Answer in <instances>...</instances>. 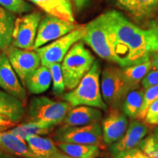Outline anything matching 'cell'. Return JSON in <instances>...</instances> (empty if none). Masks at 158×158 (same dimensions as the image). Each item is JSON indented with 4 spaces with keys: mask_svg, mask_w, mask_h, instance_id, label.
<instances>
[{
    "mask_svg": "<svg viewBox=\"0 0 158 158\" xmlns=\"http://www.w3.org/2000/svg\"><path fill=\"white\" fill-rule=\"evenodd\" d=\"M158 52V17L148 20L143 27L136 26L127 46L123 68L151 60Z\"/></svg>",
    "mask_w": 158,
    "mask_h": 158,
    "instance_id": "1",
    "label": "cell"
},
{
    "mask_svg": "<svg viewBox=\"0 0 158 158\" xmlns=\"http://www.w3.org/2000/svg\"><path fill=\"white\" fill-rule=\"evenodd\" d=\"M101 67L98 60H94L92 68L79 82L76 88L61 95L71 107L87 106L107 111L108 106L102 98L100 77Z\"/></svg>",
    "mask_w": 158,
    "mask_h": 158,
    "instance_id": "2",
    "label": "cell"
},
{
    "mask_svg": "<svg viewBox=\"0 0 158 158\" xmlns=\"http://www.w3.org/2000/svg\"><path fill=\"white\" fill-rule=\"evenodd\" d=\"M94 62V56L85 47L82 40L73 45L61 63L66 88L69 90L76 88Z\"/></svg>",
    "mask_w": 158,
    "mask_h": 158,
    "instance_id": "3",
    "label": "cell"
},
{
    "mask_svg": "<svg viewBox=\"0 0 158 158\" xmlns=\"http://www.w3.org/2000/svg\"><path fill=\"white\" fill-rule=\"evenodd\" d=\"M82 41L102 59L117 64L109 29L102 14L85 25Z\"/></svg>",
    "mask_w": 158,
    "mask_h": 158,
    "instance_id": "4",
    "label": "cell"
},
{
    "mask_svg": "<svg viewBox=\"0 0 158 158\" xmlns=\"http://www.w3.org/2000/svg\"><path fill=\"white\" fill-rule=\"evenodd\" d=\"M71 108L70 105L64 100L55 101L45 96L35 97L29 103L28 115L30 121L55 127L63 122Z\"/></svg>",
    "mask_w": 158,
    "mask_h": 158,
    "instance_id": "5",
    "label": "cell"
},
{
    "mask_svg": "<svg viewBox=\"0 0 158 158\" xmlns=\"http://www.w3.org/2000/svg\"><path fill=\"white\" fill-rule=\"evenodd\" d=\"M100 89L103 100L110 108H121L124 98L130 91L122 68L111 65L102 70Z\"/></svg>",
    "mask_w": 158,
    "mask_h": 158,
    "instance_id": "6",
    "label": "cell"
},
{
    "mask_svg": "<svg viewBox=\"0 0 158 158\" xmlns=\"http://www.w3.org/2000/svg\"><path fill=\"white\" fill-rule=\"evenodd\" d=\"M85 35V25H79L78 28L68 34L52 41V43L35 49L41 61V64L48 66L54 63H61L72 46L82 40Z\"/></svg>",
    "mask_w": 158,
    "mask_h": 158,
    "instance_id": "7",
    "label": "cell"
},
{
    "mask_svg": "<svg viewBox=\"0 0 158 158\" xmlns=\"http://www.w3.org/2000/svg\"><path fill=\"white\" fill-rule=\"evenodd\" d=\"M56 142L92 144L100 147L102 141V127L99 122L84 126L64 125L58 128L54 135Z\"/></svg>",
    "mask_w": 158,
    "mask_h": 158,
    "instance_id": "8",
    "label": "cell"
},
{
    "mask_svg": "<svg viewBox=\"0 0 158 158\" xmlns=\"http://www.w3.org/2000/svg\"><path fill=\"white\" fill-rule=\"evenodd\" d=\"M41 19L42 15L37 11L16 18L11 45L19 48L33 50Z\"/></svg>",
    "mask_w": 158,
    "mask_h": 158,
    "instance_id": "9",
    "label": "cell"
},
{
    "mask_svg": "<svg viewBox=\"0 0 158 158\" xmlns=\"http://www.w3.org/2000/svg\"><path fill=\"white\" fill-rule=\"evenodd\" d=\"M78 27L76 23L69 22L47 13L39 23L33 50L68 34Z\"/></svg>",
    "mask_w": 158,
    "mask_h": 158,
    "instance_id": "10",
    "label": "cell"
},
{
    "mask_svg": "<svg viewBox=\"0 0 158 158\" xmlns=\"http://www.w3.org/2000/svg\"><path fill=\"white\" fill-rule=\"evenodd\" d=\"M5 52L13 70L24 86L27 76L41 65L38 54L35 50L19 48L12 45Z\"/></svg>",
    "mask_w": 158,
    "mask_h": 158,
    "instance_id": "11",
    "label": "cell"
},
{
    "mask_svg": "<svg viewBox=\"0 0 158 158\" xmlns=\"http://www.w3.org/2000/svg\"><path fill=\"white\" fill-rule=\"evenodd\" d=\"M0 89L20 100L27 102V91L13 70L5 51H0Z\"/></svg>",
    "mask_w": 158,
    "mask_h": 158,
    "instance_id": "12",
    "label": "cell"
},
{
    "mask_svg": "<svg viewBox=\"0 0 158 158\" xmlns=\"http://www.w3.org/2000/svg\"><path fill=\"white\" fill-rule=\"evenodd\" d=\"M128 124L127 116L121 108H110L101 125L104 143L110 146L118 141L125 133Z\"/></svg>",
    "mask_w": 158,
    "mask_h": 158,
    "instance_id": "13",
    "label": "cell"
},
{
    "mask_svg": "<svg viewBox=\"0 0 158 158\" xmlns=\"http://www.w3.org/2000/svg\"><path fill=\"white\" fill-rule=\"evenodd\" d=\"M149 133V128L143 122L134 119L128 124L123 136L109 146L110 155L137 147Z\"/></svg>",
    "mask_w": 158,
    "mask_h": 158,
    "instance_id": "14",
    "label": "cell"
},
{
    "mask_svg": "<svg viewBox=\"0 0 158 158\" xmlns=\"http://www.w3.org/2000/svg\"><path fill=\"white\" fill-rule=\"evenodd\" d=\"M137 22L149 19L158 10V0H110Z\"/></svg>",
    "mask_w": 158,
    "mask_h": 158,
    "instance_id": "15",
    "label": "cell"
},
{
    "mask_svg": "<svg viewBox=\"0 0 158 158\" xmlns=\"http://www.w3.org/2000/svg\"><path fill=\"white\" fill-rule=\"evenodd\" d=\"M100 109L87 106H78L69 110L63 123L70 126H84L97 123L102 119Z\"/></svg>",
    "mask_w": 158,
    "mask_h": 158,
    "instance_id": "16",
    "label": "cell"
},
{
    "mask_svg": "<svg viewBox=\"0 0 158 158\" xmlns=\"http://www.w3.org/2000/svg\"><path fill=\"white\" fill-rule=\"evenodd\" d=\"M48 14L76 23L71 0H28Z\"/></svg>",
    "mask_w": 158,
    "mask_h": 158,
    "instance_id": "17",
    "label": "cell"
},
{
    "mask_svg": "<svg viewBox=\"0 0 158 158\" xmlns=\"http://www.w3.org/2000/svg\"><path fill=\"white\" fill-rule=\"evenodd\" d=\"M0 149L21 158H38L29 149L27 142L7 131H0Z\"/></svg>",
    "mask_w": 158,
    "mask_h": 158,
    "instance_id": "18",
    "label": "cell"
},
{
    "mask_svg": "<svg viewBox=\"0 0 158 158\" xmlns=\"http://www.w3.org/2000/svg\"><path fill=\"white\" fill-rule=\"evenodd\" d=\"M52 78L48 67L41 64L26 78L24 86L34 94H40L50 87Z\"/></svg>",
    "mask_w": 158,
    "mask_h": 158,
    "instance_id": "19",
    "label": "cell"
},
{
    "mask_svg": "<svg viewBox=\"0 0 158 158\" xmlns=\"http://www.w3.org/2000/svg\"><path fill=\"white\" fill-rule=\"evenodd\" d=\"M25 103L0 89V114L7 116L16 124L23 117Z\"/></svg>",
    "mask_w": 158,
    "mask_h": 158,
    "instance_id": "20",
    "label": "cell"
},
{
    "mask_svg": "<svg viewBox=\"0 0 158 158\" xmlns=\"http://www.w3.org/2000/svg\"><path fill=\"white\" fill-rule=\"evenodd\" d=\"M31 152L38 158H55L60 150L51 138L33 135L26 138Z\"/></svg>",
    "mask_w": 158,
    "mask_h": 158,
    "instance_id": "21",
    "label": "cell"
},
{
    "mask_svg": "<svg viewBox=\"0 0 158 158\" xmlns=\"http://www.w3.org/2000/svg\"><path fill=\"white\" fill-rule=\"evenodd\" d=\"M60 151L74 158H98L100 155V147L92 144L57 142Z\"/></svg>",
    "mask_w": 158,
    "mask_h": 158,
    "instance_id": "22",
    "label": "cell"
},
{
    "mask_svg": "<svg viewBox=\"0 0 158 158\" xmlns=\"http://www.w3.org/2000/svg\"><path fill=\"white\" fill-rule=\"evenodd\" d=\"M152 69V60L125 68H122V73L130 90L140 88V84Z\"/></svg>",
    "mask_w": 158,
    "mask_h": 158,
    "instance_id": "23",
    "label": "cell"
},
{
    "mask_svg": "<svg viewBox=\"0 0 158 158\" xmlns=\"http://www.w3.org/2000/svg\"><path fill=\"white\" fill-rule=\"evenodd\" d=\"M15 19L14 13L0 6V51H6L12 44Z\"/></svg>",
    "mask_w": 158,
    "mask_h": 158,
    "instance_id": "24",
    "label": "cell"
},
{
    "mask_svg": "<svg viewBox=\"0 0 158 158\" xmlns=\"http://www.w3.org/2000/svg\"><path fill=\"white\" fill-rule=\"evenodd\" d=\"M54 127V126L48 124L29 121L12 127L8 131L22 141H26V138L29 136L47 135L52 131Z\"/></svg>",
    "mask_w": 158,
    "mask_h": 158,
    "instance_id": "25",
    "label": "cell"
},
{
    "mask_svg": "<svg viewBox=\"0 0 158 158\" xmlns=\"http://www.w3.org/2000/svg\"><path fill=\"white\" fill-rule=\"evenodd\" d=\"M144 92V89L140 87L130 90L126 95L121 110L127 117L132 119L138 118L143 105Z\"/></svg>",
    "mask_w": 158,
    "mask_h": 158,
    "instance_id": "26",
    "label": "cell"
},
{
    "mask_svg": "<svg viewBox=\"0 0 158 158\" xmlns=\"http://www.w3.org/2000/svg\"><path fill=\"white\" fill-rule=\"evenodd\" d=\"M46 67H48L50 70L51 78H52L53 93L56 95L61 96L64 94L65 88H66L61 63H54V64H51Z\"/></svg>",
    "mask_w": 158,
    "mask_h": 158,
    "instance_id": "27",
    "label": "cell"
},
{
    "mask_svg": "<svg viewBox=\"0 0 158 158\" xmlns=\"http://www.w3.org/2000/svg\"><path fill=\"white\" fill-rule=\"evenodd\" d=\"M0 5L13 13H21L29 12L31 6L24 0H0Z\"/></svg>",
    "mask_w": 158,
    "mask_h": 158,
    "instance_id": "28",
    "label": "cell"
},
{
    "mask_svg": "<svg viewBox=\"0 0 158 158\" xmlns=\"http://www.w3.org/2000/svg\"><path fill=\"white\" fill-rule=\"evenodd\" d=\"M138 147L149 158H158V141L153 135L144 138L138 144Z\"/></svg>",
    "mask_w": 158,
    "mask_h": 158,
    "instance_id": "29",
    "label": "cell"
},
{
    "mask_svg": "<svg viewBox=\"0 0 158 158\" xmlns=\"http://www.w3.org/2000/svg\"><path fill=\"white\" fill-rule=\"evenodd\" d=\"M157 99H158V84L154 85V86H150L147 89H145L143 105H142L141 109L140 110L138 118L143 119L150 104Z\"/></svg>",
    "mask_w": 158,
    "mask_h": 158,
    "instance_id": "30",
    "label": "cell"
},
{
    "mask_svg": "<svg viewBox=\"0 0 158 158\" xmlns=\"http://www.w3.org/2000/svg\"><path fill=\"white\" fill-rule=\"evenodd\" d=\"M143 121L149 125H158V99L150 104Z\"/></svg>",
    "mask_w": 158,
    "mask_h": 158,
    "instance_id": "31",
    "label": "cell"
},
{
    "mask_svg": "<svg viewBox=\"0 0 158 158\" xmlns=\"http://www.w3.org/2000/svg\"><path fill=\"white\" fill-rule=\"evenodd\" d=\"M110 155L112 158H149L138 147Z\"/></svg>",
    "mask_w": 158,
    "mask_h": 158,
    "instance_id": "32",
    "label": "cell"
},
{
    "mask_svg": "<svg viewBox=\"0 0 158 158\" xmlns=\"http://www.w3.org/2000/svg\"><path fill=\"white\" fill-rule=\"evenodd\" d=\"M144 89H147L150 86L158 84V70H151L141 82Z\"/></svg>",
    "mask_w": 158,
    "mask_h": 158,
    "instance_id": "33",
    "label": "cell"
},
{
    "mask_svg": "<svg viewBox=\"0 0 158 158\" xmlns=\"http://www.w3.org/2000/svg\"><path fill=\"white\" fill-rule=\"evenodd\" d=\"M15 123L11 121L7 116L0 114V131L10 129L15 126Z\"/></svg>",
    "mask_w": 158,
    "mask_h": 158,
    "instance_id": "34",
    "label": "cell"
},
{
    "mask_svg": "<svg viewBox=\"0 0 158 158\" xmlns=\"http://www.w3.org/2000/svg\"><path fill=\"white\" fill-rule=\"evenodd\" d=\"M75 6L78 10H81L86 6V4L88 3L89 0H73Z\"/></svg>",
    "mask_w": 158,
    "mask_h": 158,
    "instance_id": "35",
    "label": "cell"
},
{
    "mask_svg": "<svg viewBox=\"0 0 158 158\" xmlns=\"http://www.w3.org/2000/svg\"><path fill=\"white\" fill-rule=\"evenodd\" d=\"M151 60L152 63V70H158V52L153 55Z\"/></svg>",
    "mask_w": 158,
    "mask_h": 158,
    "instance_id": "36",
    "label": "cell"
},
{
    "mask_svg": "<svg viewBox=\"0 0 158 158\" xmlns=\"http://www.w3.org/2000/svg\"><path fill=\"white\" fill-rule=\"evenodd\" d=\"M0 158H19V157L12 155L10 154H8L3 151L2 149H0Z\"/></svg>",
    "mask_w": 158,
    "mask_h": 158,
    "instance_id": "37",
    "label": "cell"
},
{
    "mask_svg": "<svg viewBox=\"0 0 158 158\" xmlns=\"http://www.w3.org/2000/svg\"><path fill=\"white\" fill-rule=\"evenodd\" d=\"M55 158H74V157H70V156L66 155V154L62 152V151H60L58 154H57V155L55 157Z\"/></svg>",
    "mask_w": 158,
    "mask_h": 158,
    "instance_id": "38",
    "label": "cell"
},
{
    "mask_svg": "<svg viewBox=\"0 0 158 158\" xmlns=\"http://www.w3.org/2000/svg\"><path fill=\"white\" fill-rule=\"evenodd\" d=\"M153 135L155 136L156 139H157V141H158V125H157V127H156L155 130H154V131H153Z\"/></svg>",
    "mask_w": 158,
    "mask_h": 158,
    "instance_id": "39",
    "label": "cell"
}]
</instances>
